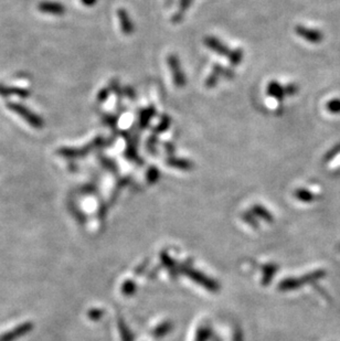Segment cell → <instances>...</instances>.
Instances as JSON below:
<instances>
[{
  "instance_id": "6da1fadb",
  "label": "cell",
  "mask_w": 340,
  "mask_h": 341,
  "mask_svg": "<svg viewBox=\"0 0 340 341\" xmlns=\"http://www.w3.org/2000/svg\"><path fill=\"white\" fill-rule=\"evenodd\" d=\"M6 106L8 107L10 111L19 115L20 117H23L31 127L40 129L45 126V121L42 119V117H40L38 114H35L31 110H29L27 106L20 103H16V102H7Z\"/></svg>"
},
{
  "instance_id": "7a4b0ae2",
  "label": "cell",
  "mask_w": 340,
  "mask_h": 341,
  "mask_svg": "<svg viewBox=\"0 0 340 341\" xmlns=\"http://www.w3.org/2000/svg\"><path fill=\"white\" fill-rule=\"evenodd\" d=\"M184 272L187 275V276H189L194 283H197L200 286L207 288L209 292H212V293H216L219 291V284L216 283L215 280L211 279L210 277H208L207 275L202 274L199 271L193 270L191 267H186L184 268Z\"/></svg>"
},
{
  "instance_id": "3957f363",
  "label": "cell",
  "mask_w": 340,
  "mask_h": 341,
  "mask_svg": "<svg viewBox=\"0 0 340 341\" xmlns=\"http://www.w3.org/2000/svg\"><path fill=\"white\" fill-rule=\"evenodd\" d=\"M34 328V325L31 322H25L17 325L16 327L6 331L0 335V341H17L18 339L25 337L30 333Z\"/></svg>"
},
{
  "instance_id": "277c9868",
  "label": "cell",
  "mask_w": 340,
  "mask_h": 341,
  "mask_svg": "<svg viewBox=\"0 0 340 341\" xmlns=\"http://www.w3.org/2000/svg\"><path fill=\"white\" fill-rule=\"evenodd\" d=\"M168 64L171 69L173 82H175L176 86H178V88H183V86H185V84H186V78H185V74L182 70V67H180V63H179V60L177 59V56L173 54L169 55Z\"/></svg>"
},
{
  "instance_id": "5b68a950",
  "label": "cell",
  "mask_w": 340,
  "mask_h": 341,
  "mask_svg": "<svg viewBox=\"0 0 340 341\" xmlns=\"http://www.w3.org/2000/svg\"><path fill=\"white\" fill-rule=\"evenodd\" d=\"M295 31L301 38L305 39L306 41H308L310 43H319L324 40L323 32L317 30V29L306 28V27L299 25L295 28Z\"/></svg>"
},
{
  "instance_id": "8992f818",
  "label": "cell",
  "mask_w": 340,
  "mask_h": 341,
  "mask_svg": "<svg viewBox=\"0 0 340 341\" xmlns=\"http://www.w3.org/2000/svg\"><path fill=\"white\" fill-rule=\"evenodd\" d=\"M13 95L20 98H27L31 95V92L28 89L19 88V86H9L0 83V96L9 97Z\"/></svg>"
},
{
  "instance_id": "52a82bcc",
  "label": "cell",
  "mask_w": 340,
  "mask_h": 341,
  "mask_svg": "<svg viewBox=\"0 0 340 341\" xmlns=\"http://www.w3.org/2000/svg\"><path fill=\"white\" fill-rule=\"evenodd\" d=\"M205 45L209 49H211L212 51H214L215 53H218L220 55L229 56V54L231 52V51L229 50V48L226 45H223V43L220 40H218L216 38H213V37H207L205 39Z\"/></svg>"
},
{
  "instance_id": "ba28073f",
  "label": "cell",
  "mask_w": 340,
  "mask_h": 341,
  "mask_svg": "<svg viewBox=\"0 0 340 341\" xmlns=\"http://www.w3.org/2000/svg\"><path fill=\"white\" fill-rule=\"evenodd\" d=\"M38 9L41 12L51 13V14H63L66 12V7L60 3L54 2H43L38 6Z\"/></svg>"
},
{
  "instance_id": "9c48e42d",
  "label": "cell",
  "mask_w": 340,
  "mask_h": 341,
  "mask_svg": "<svg viewBox=\"0 0 340 341\" xmlns=\"http://www.w3.org/2000/svg\"><path fill=\"white\" fill-rule=\"evenodd\" d=\"M117 16H118L122 31L127 35L131 34L134 31V27H133V23H132L131 18H129L128 12L125 9L121 8L117 11Z\"/></svg>"
},
{
  "instance_id": "30bf717a",
  "label": "cell",
  "mask_w": 340,
  "mask_h": 341,
  "mask_svg": "<svg viewBox=\"0 0 340 341\" xmlns=\"http://www.w3.org/2000/svg\"><path fill=\"white\" fill-rule=\"evenodd\" d=\"M303 286V283L301 280V277H288L282 280L278 284V289L281 292H289L294 291Z\"/></svg>"
},
{
  "instance_id": "8fae6325",
  "label": "cell",
  "mask_w": 340,
  "mask_h": 341,
  "mask_svg": "<svg viewBox=\"0 0 340 341\" xmlns=\"http://www.w3.org/2000/svg\"><path fill=\"white\" fill-rule=\"evenodd\" d=\"M267 93H269L270 96L276 98L277 101H283L286 96L284 86L275 81H272L267 86Z\"/></svg>"
},
{
  "instance_id": "7c38bea8",
  "label": "cell",
  "mask_w": 340,
  "mask_h": 341,
  "mask_svg": "<svg viewBox=\"0 0 340 341\" xmlns=\"http://www.w3.org/2000/svg\"><path fill=\"white\" fill-rule=\"evenodd\" d=\"M278 271V265L270 263L263 267V277H262V284L264 286L270 285L273 277L275 276V274Z\"/></svg>"
},
{
  "instance_id": "4fadbf2b",
  "label": "cell",
  "mask_w": 340,
  "mask_h": 341,
  "mask_svg": "<svg viewBox=\"0 0 340 341\" xmlns=\"http://www.w3.org/2000/svg\"><path fill=\"white\" fill-rule=\"evenodd\" d=\"M325 276H326V271H325V270H317V271L310 272L306 275H304V276L301 277V280H302L303 286H304V285H307V284H312V283L319 280V279L324 278Z\"/></svg>"
},
{
  "instance_id": "5bb4252c",
  "label": "cell",
  "mask_w": 340,
  "mask_h": 341,
  "mask_svg": "<svg viewBox=\"0 0 340 341\" xmlns=\"http://www.w3.org/2000/svg\"><path fill=\"white\" fill-rule=\"evenodd\" d=\"M252 211H253V213H254L255 215H257L259 217V219H262L263 221H265L267 223H272L273 220H274L272 213L269 211V210H266L262 206H258V205L254 206V207H253V209H252Z\"/></svg>"
},
{
  "instance_id": "9a60e30c",
  "label": "cell",
  "mask_w": 340,
  "mask_h": 341,
  "mask_svg": "<svg viewBox=\"0 0 340 341\" xmlns=\"http://www.w3.org/2000/svg\"><path fill=\"white\" fill-rule=\"evenodd\" d=\"M294 195L297 200L306 203L313 202L315 200V194L312 191H309L308 189H305V188H299V189L294 192Z\"/></svg>"
},
{
  "instance_id": "2e32d148",
  "label": "cell",
  "mask_w": 340,
  "mask_h": 341,
  "mask_svg": "<svg viewBox=\"0 0 340 341\" xmlns=\"http://www.w3.org/2000/svg\"><path fill=\"white\" fill-rule=\"evenodd\" d=\"M167 164L170 165L173 168H178L182 170H191L192 169V164L189 161L186 159H177V158H170L167 161Z\"/></svg>"
},
{
  "instance_id": "e0dca14e",
  "label": "cell",
  "mask_w": 340,
  "mask_h": 341,
  "mask_svg": "<svg viewBox=\"0 0 340 341\" xmlns=\"http://www.w3.org/2000/svg\"><path fill=\"white\" fill-rule=\"evenodd\" d=\"M171 330H172V323L165 322L159 326H157V327L155 328V330L153 331V335H154L155 338L159 339V338L165 337Z\"/></svg>"
},
{
  "instance_id": "ac0fdd59",
  "label": "cell",
  "mask_w": 340,
  "mask_h": 341,
  "mask_svg": "<svg viewBox=\"0 0 340 341\" xmlns=\"http://www.w3.org/2000/svg\"><path fill=\"white\" fill-rule=\"evenodd\" d=\"M222 72H223V69L220 67V65L219 64H215L214 68H213L212 73L208 76L207 81H206V85L208 86L209 89L212 88V86H214L216 83H218L219 75L222 74Z\"/></svg>"
},
{
  "instance_id": "d6986e66",
  "label": "cell",
  "mask_w": 340,
  "mask_h": 341,
  "mask_svg": "<svg viewBox=\"0 0 340 341\" xmlns=\"http://www.w3.org/2000/svg\"><path fill=\"white\" fill-rule=\"evenodd\" d=\"M117 326H118V330H119V333H121L122 341H134V337L132 335L131 330L128 329L127 325L125 324V322L123 320L122 318L118 319Z\"/></svg>"
},
{
  "instance_id": "ffe728a7",
  "label": "cell",
  "mask_w": 340,
  "mask_h": 341,
  "mask_svg": "<svg viewBox=\"0 0 340 341\" xmlns=\"http://www.w3.org/2000/svg\"><path fill=\"white\" fill-rule=\"evenodd\" d=\"M161 259L163 264L168 268V270L171 272V274H176V263L171 257L168 256L167 253H162L161 254Z\"/></svg>"
},
{
  "instance_id": "44dd1931",
  "label": "cell",
  "mask_w": 340,
  "mask_h": 341,
  "mask_svg": "<svg viewBox=\"0 0 340 341\" xmlns=\"http://www.w3.org/2000/svg\"><path fill=\"white\" fill-rule=\"evenodd\" d=\"M229 59L232 65H238L242 62V59H243V51L241 49L231 51L229 54Z\"/></svg>"
},
{
  "instance_id": "7402d4cb",
  "label": "cell",
  "mask_w": 340,
  "mask_h": 341,
  "mask_svg": "<svg viewBox=\"0 0 340 341\" xmlns=\"http://www.w3.org/2000/svg\"><path fill=\"white\" fill-rule=\"evenodd\" d=\"M136 292V284L133 280H126L122 286V293L125 296H132Z\"/></svg>"
},
{
  "instance_id": "603a6c76",
  "label": "cell",
  "mask_w": 340,
  "mask_h": 341,
  "mask_svg": "<svg viewBox=\"0 0 340 341\" xmlns=\"http://www.w3.org/2000/svg\"><path fill=\"white\" fill-rule=\"evenodd\" d=\"M327 111L332 114H339L340 113V98H334L329 101L326 104Z\"/></svg>"
},
{
  "instance_id": "cb8c5ba5",
  "label": "cell",
  "mask_w": 340,
  "mask_h": 341,
  "mask_svg": "<svg viewBox=\"0 0 340 341\" xmlns=\"http://www.w3.org/2000/svg\"><path fill=\"white\" fill-rule=\"evenodd\" d=\"M210 335H211V330H210L209 327H201L198 332H197V337L196 341H208L210 338Z\"/></svg>"
},
{
  "instance_id": "d4e9b609",
  "label": "cell",
  "mask_w": 340,
  "mask_h": 341,
  "mask_svg": "<svg viewBox=\"0 0 340 341\" xmlns=\"http://www.w3.org/2000/svg\"><path fill=\"white\" fill-rule=\"evenodd\" d=\"M242 216H243L244 222H247L248 224H250V226H251L252 228H254V229H257V228H258L259 224H258L257 220H255L254 215L251 214L250 212H247V213H244Z\"/></svg>"
},
{
  "instance_id": "484cf974",
  "label": "cell",
  "mask_w": 340,
  "mask_h": 341,
  "mask_svg": "<svg viewBox=\"0 0 340 341\" xmlns=\"http://www.w3.org/2000/svg\"><path fill=\"white\" fill-rule=\"evenodd\" d=\"M284 90H285V94L286 96H294L295 94H297L299 91V88L297 84H294V83H289L287 85L284 86Z\"/></svg>"
},
{
  "instance_id": "4316f807",
  "label": "cell",
  "mask_w": 340,
  "mask_h": 341,
  "mask_svg": "<svg viewBox=\"0 0 340 341\" xmlns=\"http://www.w3.org/2000/svg\"><path fill=\"white\" fill-rule=\"evenodd\" d=\"M103 315L104 311L102 309H97V308L91 309L88 313V317L91 319V320H99V319L103 317Z\"/></svg>"
},
{
  "instance_id": "83f0119b",
  "label": "cell",
  "mask_w": 340,
  "mask_h": 341,
  "mask_svg": "<svg viewBox=\"0 0 340 341\" xmlns=\"http://www.w3.org/2000/svg\"><path fill=\"white\" fill-rule=\"evenodd\" d=\"M159 178V171L155 168V167H151V168L147 172V179L150 184H154L158 180Z\"/></svg>"
},
{
  "instance_id": "f1b7e54d",
  "label": "cell",
  "mask_w": 340,
  "mask_h": 341,
  "mask_svg": "<svg viewBox=\"0 0 340 341\" xmlns=\"http://www.w3.org/2000/svg\"><path fill=\"white\" fill-rule=\"evenodd\" d=\"M338 154H340V143L332 148L330 151H328L326 156H325V162H329L332 158H335Z\"/></svg>"
},
{
  "instance_id": "f546056e",
  "label": "cell",
  "mask_w": 340,
  "mask_h": 341,
  "mask_svg": "<svg viewBox=\"0 0 340 341\" xmlns=\"http://www.w3.org/2000/svg\"><path fill=\"white\" fill-rule=\"evenodd\" d=\"M191 0H180V9L182 11H185L188 9V7L190 6Z\"/></svg>"
},
{
  "instance_id": "4dcf8cb0",
  "label": "cell",
  "mask_w": 340,
  "mask_h": 341,
  "mask_svg": "<svg viewBox=\"0 0 340 341\" xmlns=\"http://www.w3.org/2000/svg\"><path fill=\"white\" fill-rule=\"evenodd\" d=\"M96 2H97V0H81V3L84 6H93V5L96 4Z\"/></svg>"
},
{
  "instance_id": "1f68e13d",
  "label": "cell",
  "mask_w": 340,
  "mask_h": 341,
  "mask_svg": "<svg viewBox=\"0 0 340 341\" xmlns=\"http://www.w3.org/2000/svg\"><path fill=\"white\" fill-rule=\"evenodd\" d=\"M234 341H242V332L241 331H235Z\"/></svg>"
}]
</instances>
